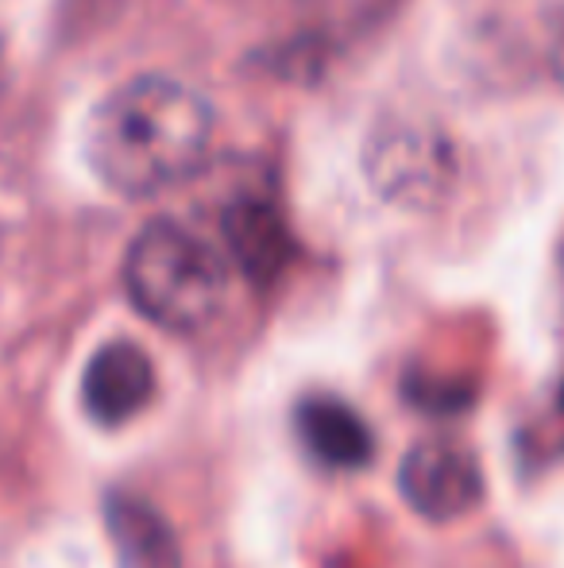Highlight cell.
I'll list each match as a JSON object with an SVG mask.
<instances>
[{
    "label": "cell",
    "instance_id": "cell-6",
    "mask_svg": "<svg viewBox=\"0 0 564 568\" xmlns=\"http://www.w3.org/2000/svg\"><path fill=\"white\" fill-rule=\"evenodd\" d=\"M294 426L306 453L325 468H363L376 456V434L348 403L332 395H309L294 410Z\"/></svg>",
    "mask_w": 564,
    "mask_h": 568
},
{
    "label": "cell",
    "instance_id": "cell-9",
    "mask_svg": "<svg viewBox=\"0 0 564 568\" xmlns=\"http://www.w3.org/2000/svg\"><path fill=\"white\" fill-rule=\"evenodd\" d=\"M402 387H407V403L425 414H460L475 398V390L468 383L444 379V375H425V372L418 375L410 372Z\"/></svg>",
    "mask_w": 564,
    "mask_h": 568
},
{
    "label": "cell",
    "instance_id": "cell-10",
    "mask_svg": "<svg viewBox=\"0 0 564 568\" xmlns=\"http://www.w3.org/2000/svg\"><path fill=\"white\" fill-rule=\"evenodd\" d=\"M550 70L553 78L564 85V16L557 20V28H553V39H550Z\"/></svg>",
    "mask_w": 564,
    "mask_h": 568
},
{
    "label": "cell",
    "instance_id": "cell-7",
    "mask_svg": "<svg viewBox=\"0 0 564 568\" xmlns=\"http://www.w3.org/2000/svg\"><path fill=\"white\" fill-rule=\"evenodd\" d=\"M225 240L233 260L256 286H271L290 263V229L264 197H240L225 213Z\"/></svg>",
    "mask_w": 564,
    "mask_h": 568
},
{
    "label": "cell",
    "instance_id": "cell-4",
    "mask_svg": "<svg viewBox=\"0 0 564 568\" xmlns=\"http://www.w3.org/2000/svg\"><path fill=\"white\" fill-rule=\"evenodd\" d=\"M399 491L429 523H452L483 499V468L457 437H425L399 464Z\"/></svg>",
    "mask_w": 564,
    "mask_h": 568
},
{
    "label": "cell",
    "instance_id": "cell-5",
    "mask_svg": "<svg viewBox=\"0 0 564 568\" xmlns=\"http://www.w3.org/2000/svg\"><path fill=\"white\" fill-rule=\"evenodd\" d=\"M155 395V367L151 356L132 341H113L98 348L82 379V403L101 426H124L136 418Z\"/></svg>",
    "mask_w": 564,
    "mask_h": 568
},
{
    "label": "cell",
    "instance_id": "cell-3",
    "mask_svg": "<svg viewBox=\"0 0 564 568\" xmlns=\"http://www.w3.org/2000/svg\"><path fill=\"white\" fill-rule=\"evenodd\" d=\"M363 174L387 202L429 205L452 186L457 155L441 128L391 120L371 132L368 148H363Z\"/></svg>",
    "mask_w": 564,
    "mask_h": 568
},
{
    "label": "cell",
    "instance_id": "cell-11",
    "mask_svg": "<svg viewBox=\"0 0 564 568\" xmlns=\"http://www.w3.org/2000/svg\"><path fill=\"white\" fill-rule=\"evenodd\" d=\"M561 263H564V252H561Z\"/></svg>",
    "mask_w": 564,
    "mask_h": 568
},
{
    "label": "cell",
    "instance_id": "cell-8",
    "mask_svg": "<svg viewBox=\"0 0 564 568\" xmlns=\"http://www.w3.org/2000/svg\"><path fill=\"white\" fill-rule=\"evenodd\" d=\"M105 523L124 568H178V541L151 503L136 495H113Z\"/></svg>",
    "mask_w": 564,
    "mask_h": 568
},
{
    "label": "cell",
    "instance_id": "cell-2",
    "mask_svg": "<svg viewBox=\"0 0 564 568\" xmlns=\"http://www.w3.org/2000/svg\"><path fill=\"white\" fill-rule=\"evenodd\" d=\"M124 286L147 322L174 333H197L225 306L228 271L202 236L174 221H151L129 247Z\"/></svg>",
    "mask_w": 564,
    "mask_h": 568
},
{
    "label": "cell",
    "instance_id": "cell-1",
    "mask_svg": "<svg viewBox=\"0 0 564 568\" xmlns=\"http://www.w3.org/2000/svg\"><path fill=\"white\" fill-rule=\"evenodd\" d=\"M217 135L213 105L186 82L143 74L113 90L90 116L85 155L109 190L155 197L205 166Z\"/></svg>",
    "mask_w": 564,
    "mask_h": 568
}]
</instances>
